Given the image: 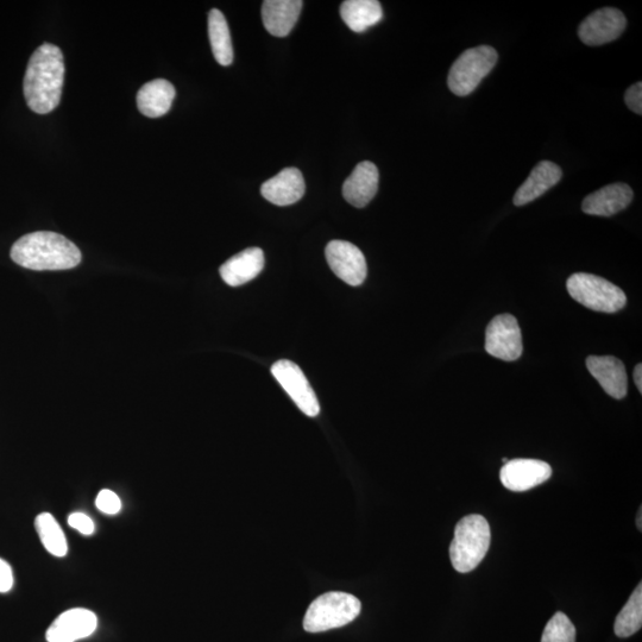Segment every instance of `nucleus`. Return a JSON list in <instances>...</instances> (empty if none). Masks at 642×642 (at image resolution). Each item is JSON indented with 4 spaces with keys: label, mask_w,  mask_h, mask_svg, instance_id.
I'll use <instances>...</instances> for the list:
<instances>
[{
    "label": "nucleus",
    "mask_w": 642,
    "mask_h": 642,
    "mask_svg": "<svg viewBox=\"0 0 642 642\" xmlns=\"http://www.w3.org/2000/svg\"><path fill=\"white\" fill-rule=\"evenodd\" d=\"M65 80L64 54L54 44L43 43L29 60L24 77V97L31 111L46 115L59 106Z\"/></svg>",
    "instance_id": "obj_1"
},
{
    "label": "nucleus",
    "mask_w": 642,
    "mask_h": 642,
    "mask_svg": "<svg viewBox=\"0 0 642 642\" xmlns=\"http://www.w3.org/2000/svg\"><path fill=\"white\" fill-rule=\"evenodd\" d=\"M11 258L18 266L43 272L73 269L79 266L83 255L65 236L39 231L18 239L12 245Z\"/></svg>",
    "instance_id": "obj_2"
},
{
    "label": "nucleus",
    "mask_w": 642,
    "mask_h": 642,
    "mask_svg": "<svg viewBox=\"0 0 642 642\" xmlns=\"http://www.w3.org/2000/svg\"><path fill=\"white\" fill-rule=\"evenodd\" d=\"M492 532L484 516L471 514L458 522L455 538L450 546L453 568L461 574H468L481 564L487 556Z\"/></svg>",
    "instance_id": "obj_3"
},
{
    "label": "nucleus",
    "mask_w": 642,
    "mask_h": 642,
    "mask_svg": "<svg viewBox=\"0 0 642 642\" xmlns=\"http://www.w3.org/2000/svg\"><path fill=\"white\" fill-rule=\"evenodd\" d=\"M362 603L354 595L332 591L318 597L308 607L304 628L308 633H321L349 625L361 614Z\"/></svg>",
    "instance_id": "obj_4"
},
{
    "label": "nucleus",
    "mask_w": 642,
    "mask_h": 642,
    "mask_svg": "<svg viewBox=\"0 0 642 642\" xmlns=\"http://www.w3.org/2000/svg\"><path fill=\"white\" fill-rule=\"evenodd\" d=\"M566 288L571 298L595 312L616 313L626 306L622 289L600 276L576 273L570 276Z\"/></svg>",
    "instance_id": "obj_5"
},
{
    "label": "nucleus",
    "mask_w": 642,
    "mask_h": 642,
    "mask_svg": "<svg viewBox=\"0 0 642 642\" xmlns=\"http://www.w3.org/2000/svg\"><path fill=\"white\" fill-rule=\"evenodd\" d=\"M497 60L499 55L493 47L480 46L465 50L450 69L448 85L451 92L458 97L469 96L493 71Z\"/></svg>",
    "instance_id": "obj_6"
},
{
    "label": "nucleus",
    "mask_w": 642,
    "mask_h": 642,
    "mask_svg": "<svg viewBox=\"0 0 642 642\" xmlns=\"http://www.w3.org/2000/svg\"><path fill=\"white\" fill-rule=\"evenodd\" d=\"M486 351L506 362L519 360L524 351L518 320L511 314H501L490 321L486 332Z\"/></svg>",
    "instance_id": "obj_7"
},
{
    "label": "nucleus",
    "mask_w": 642,
    "mask_h": 642,
    "mask_svg": "<svg viewBox=\"0 0 642 642\" xmlns=\"http://www.w3.org/2000/svg\"><path fill=\"white\" fill-rule=\"evenodd\" d=\"M272 374L301 412L307 417H317L320 412L317 395L297 364L287 360L278 361L272 367Z\"/></svg>",
    "instance_id": "obj_8"
},
{
    "label": "nucleus",
    "mask_w": 642,
    "mask_h": 642,
    "mask_svg": "<svg viewBox=\"0 0 642 642\" xmlns=\"http://www.w3.org/2000/svg\"><path fill=\"white\" fill-rule=\"evenodd\" d=\"M326 260L332 272L350 286H361L367 278V261L356 245L344 241H332L325 250Z\"/></svg>",
    "instance_id": "obj_9"
},
{
    "label": "nucleus",
    "mask_w": 642,
    "mask_h": 642,
    "mask_svg": "<svg viewBox=\"0 0 642 642\" xmlns=\"http://www.w3.org/2000/svg\"><path fill=\"white\" fill-rule=\"evenodd\" d=\"M626 25V17L619 9L603 8L585 18L579 25L578 36L587 46H602L618 40Z\"/></svg>",
    "instance_id": "obj_10"
},
{
    "label": "nucleus",
    "mask_w": 642,
    "mask_h": 642,
    "mask_svg": "<svg viewBox=\"0 0 642 642\" xmlns=\"http://www.w3.org/2000/svg\"><path fill=\"white\" fill-rule=\"evenodd\" d=\"M551 476V465L538 459L520 458L508 461L500 472L503 487L515 493L538 487L549 481Z\"/></svg>",
    "instance_id": "obj_11"
},
{
    "label": "nucleus",
    "mask_w": 642,
    "mask_h": 642,
    "mask_svg": "<svg viewBox=\"0 0 642 642\" xmlns=\"http://www.w3.org/2000/svg\"><path fill=\"white\" fill-rule=\"evenodd\" d=\"M98 626L97 615L91 610L74 608L62 613L48 628V642H75L90 637Z\"/></svg>",
    "instance_id": "obj_12"
},
{
    "label": "nucleus",
    "mask_w": 642,
    "mask_h": 642,
    "mask_svg": "<svg viewBox=\"0 0 642 642\" xmlns=\"http://www.w3.org/2000/svg\"><path fill=\"white\" fill-rule=\"evenodd\" d=\"M589 373L595 377L609 396L616 400L628 393V379L625 365L613 356H590L587 360Z\"/></svg>",
    "instance_id": "obj_13"
},
{
    "label": "nucleus",
    "mask_w": 642,
    "mask_h": 642,
    "mask_svg": "<svg viewBox=\"0 0 642 642\" xmlns=\"http://www.w3.org/2000/svg\"><path fill=\"white\" fill-rule=\"evenodd\" d=\"M379 169L373 162L358 163L354 172L344 182L343 195L346 201L357 209L367 206L379 191Z\"/></svg>",
    "instance_id": "obj_14"
},
{
    "label": "nucleus",
    "mask_w": 642,
    "mask_h": 642,
    "mask_svg": "<svg viewBox=\"0 0 642 642\" xmlns=\"http://www.w3.org/2000/svg\"><path fill=\"white\" fill-rule=\"evenodd\" d=\"M305 179L297 168L283 169L274 178L264 182L261 188L263 198L276 206H289L304 197Z\"/></svg>",
    "instance_id": "obj_15"
},
{
    "label": "nucleus",
    "mask_w": 642,
    "mask_h": 642,
    "mask_svg": "<svg viewBox=\"0 0 642 642\" xmlns=\"http://www.w3.org/2000/svg\"><path fill=\"white\" fill-rule=\"evenodd\" d=\"M634 193L626 184L604 186L583 200L582 210L590 216L612 217L632 203Z\"/></svg>",
    "instance_id": "obj_16"
},
{
    "label": "nucleus",
    "mask_w": 642,
    "mask_h": 642,
    "mask_svg": "<svg viewBox=\"0 0 642 642\" xmlns=\"http://www.w3.org/2000/svg\"><path fill=\"white\" fill-rule=\"evenodd\" d=\"M302 6L301 0H266L262 5V21L270 35L286 37L297 24Z\"/></svg>",
    "instance_id": "obj_17"
},
{
    "label": "nucleus",
    "mask_w": 642,
    "mask_h": 642,
    "mask_svg": "<svg viewBox=\"0 0 642 642\" xmlns=\"http://www.w3.org/2000/svg\"><path fill=\"white\" fill-rule=\"evenodd\" d=\"M263 268V251L260 248H249L226 261L219 273L226 285L239 287L257 278Z\"/></svg>",
    "instance_id": "obj_18"
},
{
    "label": "nucleus",
    "mask_w": 642,
    "mask_h": 642,
    "mask_svg": "<svg viewBox=\"0 0 642 642\" xmlns=\"http://www.w3.org/2000/svg\"><path fill=\"white\" fill-rule=\"evenodd\" d=\"M563 172L556 163L543 161L533 168L530 176L516 191L513 199L515 206H524L541 197L562 180Z\"/></svg>",
    "instance_id": "obj_19"
},
{
    "label": "nucleus",
    "mask_w": 642,
    "mask_h": 642,
    "mask_svg": "<svg viewBox=\"0 0 642 642\" xmlns=\"http://www.w3.org/2000/svg\"><path fill=\"white\" fill-rule=\"evenodd\" d=\"M175 88L165 79L150 81L137 93V106L142 115L160 118L171 110L175 98Z\"/></svg>",
    "instance_id": "obj_20"
},
{
    "label": "nucleus",
    "mask_w": 642,
    "mask_h": 642,
    "mask_svg": "<svg viewBox=\"0 0 642 642\" xmlns=\"http://www.w3.org/2000/svg\"><path fill=\"white\" fill-rule=\"evenodd\" d=\"M341 16L352 31L361 34L382 21L383 11L377 0H346L341 6Z\"/></svg>",
    "instance_id": "obj_21"
},
{
    "label": "nucleus",
    "mask_w": 642,
    "mask_h": 642,
    "mask_svg": "<svg viewBox=\"0 0 642 642\" xmlns=\"http://www.w3.org/2000/svg\"><path fill=\"white\" fill-rule=\"evenodd\" d=\"M209 37L214 59L219 65L230 66L234 61V48L226 18L217 9L209 14Z\"/></svg>",
    "instance_id": "obj_22"
},
{
    "label": "nucleus",
    "mask_w": 642,
    "mask_h": 642,
    "mask_svg": "<svg viewBox=\"0 0 642 642\" xmlns=\"http://www.w3.org/2000/svg\"><path fill=\"white\" fill-rule=\"evenodd\" d=\"M35 527L44 549L50 555L58 558L66 557L68 552L66 535L52 514L41 513L37 516Z\"/></svg>",
    "instance_id": "obj_23"
},
{
    "label": "nucleus",
    "mask_w": 642,
    "mask_h": 642,
    "mask_svg": "<svg viewBox=\"0 0 642 642\" xmlns=\"http://www.w3.org/2000/svg\"><path fill=\"white\" fill-rule=\"evenodd\" d=\"M642 626V585H638L615 620L614 631L619 638H629Z\"/></svg>",
    "instance_id": "obj_24"
},
{
    "label": "nucleus",
    "mask_w": 642,
    "mask_h": 642,
    "mask_svg": "<svg viewBox=\"0 0 642 642\" xmlns=\"http://www.w3.org/2000/svg\"><path fill=\"white\" fill-rule=\"evenodd\" d=\"M576 628L574 623L562 612L552 616L545 627L541 642H575Z\"/></svg>",
    "instance_id": "obj_25"
},
{
    "label": "nucleus",
    "mask_w": 642,
    "mask_h": 642,
    "mask_svg": "<svg viewBox=\"0 0 642 642\" xmlns=\"http://www.w3.org/2000/svg\"><path fill=\"white\" fill-rule=\"evenodd\" d=\"M96 506L104 514L116 515L121 512L122 501L112 490L104 489L97 496Z\"/></svg>",
    "instance_id": "obj_26"
},
{
    "label": "nucleus",
    "mask_w": 642,
    "mask_h": 642,
    "mask_svg": "<svg viewBox=\"0 0 642 642\" xmlns=\"http://www.w3.org/2000/svg\"><path fill=\"white\" fill-rule=\"evenodd\" d=\"M68 525L84 535L93 534L94 528H96L90 516L84 513H73L69 515Z\"/></svg>",
    "instance_id": "obj_27"
},
{
    "label": "nucleus",
    "mask_w": 642,
    "mask_h": 642,
    "mask_svg": "<svg viewBox=\"0 0 642 642\" xmlns=\"http://www.w3.org/2000/svg\"><path fill=\"white\" fill-rule=\"evenodd\" d=\"M625 103L637 115H642V84L629 87L625 94Z\"/></svg>",
    "instance_id": "obj_28"
},
{
    "label": "nucleus",
    "mask_w": 642,
    "mask_h": 642,
    "mask_svg": "<svg viewBox=\"0 0 642 642\" xmlns=\"http://www.w3.org/2000/svg\"><path fill=\"white\" fill-rule=\"evenodd\" d=\"M14 587V574L6 560L0 558V593L5 594Z\"/></svg>",
    "instance_id": "obj_29"
},
{
    "label": "nucleus",
    "mask_w": 642,
    "mask_h": 642,
    "mask_svg": "<svg viewBox=\"0 0 642 642\" xmlns=\"http://www.w3.org/2000/svg\"><path fill=\"white\" fill-rule=\"evenodd\" d=\"M642 365L638 364L634 369V382L635 386L638 387L639 392L642 393Z\"/></svg>",
    "instance_id": "obj_30"
},
{
    "label": "nucleus",
    "mask_w": 642,
    "mask_h": 642,
    "mask_svg": "<svg viewBox=\"0 0 642 642\" xmlns=\"http://www.w3.org/2000/svg\"><path fill=\"white\" fill-rule=\"evenodd\" d=\"M641 515H642V512H641V509H640V511H639V519H637V521H638L637 522V526L639 527V530H641Z\"/></svg>",
    "instance_id": "obj_31"
},
{
    "label": "nucleus",
    "mask_w": 642,
    "mask_h": 642,
    "mask_svg": "<svg viewBox=\"0 0 642 642\" xmlns=\"http://www.w3.org/2000/svg\"><path fill=\"white\" fill-rule=\"evenodd\" d=\"M502 462L506 464L508 462V459L507 458H503Z\"/></svg>",
    "instance_id": "obj_32"
}]
</instances>
